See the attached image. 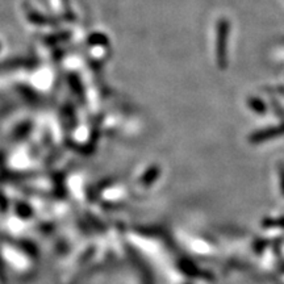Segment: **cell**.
I'll return each mask as SVG.
<instances>
[{
    "instance_id": "obj_3",
    "label": "cell",
    "mask_w": 284,
    "mask_h": 284,
    "mask_svg": "<svg viewBox=\"0 0 284 284\" xmlns=\"http://www.w3.org/2000/svg\"><path fill=\"white\" fill-rule=\"evenodd\" d=\"M281 183L284 184V173H283V170H281ZM284 191V190H283Z\"/></svg>"
},
{
    "instance_id": "obj_2",
    "label": "cell",
    "mask_w": 284,
    "mask_h": 284,
    "mask_svg": "<svg viewBox=\"0 0 284 284\" xmlns=\"http://www.w3.org/2000/svg\"><path fill=\"white\" fill-rule=\"evenodd\" d=\"M228 36V23L222 20L218 25V55L222 57V62H225V40Z\"/></svg>"
},
{
    "instance_id": "obj_1",
    "label": "cell",
    "mask_w": 284,
    "mask_h": 284,
    "mask_svg": "<svg viewBox=\"0 0 284 284\" xmlns=\"http://www.w3.org/2000/svg\"><path fill=\"white\" fill-rule=\"evenodd\" d=\"M284 132V128H271V129H267V131H262L255 133L254 136H251V141L253 142H262V141H266L268 138H272L275 136H279Z\"/></svg>"
}]
</instances>
